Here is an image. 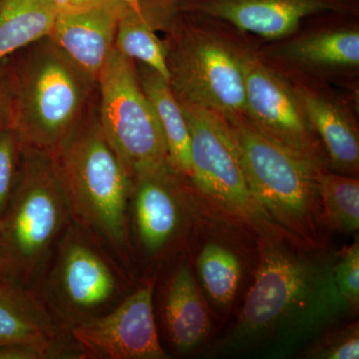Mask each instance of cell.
<instances>
[{"label":"cell","instance_id":"4dcf8cb0","mask_svg":"<svg viewBox=\"0 0 359 359\" xmlns=\"http://www.w3.org/2000/svg\"><path fill=\"white\" fill-rule=\"evenodd\" d=\"M122 4H124L126 6H135L137 4H140L142 0H120Z\"/></svg>","mask_w":359,"mask_h":359},{"label":"cell","instance_id":"7402d4cb","mask_svg":"<svg viewBox=\"0 0 359 359\" xmlns=\"http://www.w3.org/2000/svg\"><path fill=\"white\" fill-rule=\"evenodd\" d=\"M323 218L328 228L351 233L359 228V182L355 177L320 170L318 176Z\"/></svg>","mask_w":359,"mask_h":359},{"label":"cell","instance_id":"1f68e13d","mask_svg":"<svg viewBox=\"0 0 359 359\" xmlns=\"http://www.w3.org/2000/svg\"><path fill=\"white\" fill-rule=\"evenodd\" d=\"M0 276H2V275H1V268H0Z\"/></svg>","mask_w":359,"mask_h":359},{"label":"cell","instance_id":"d4e9b609","mask_svg":"<svg viewBox=\"0 0 359 359\" xmlns=\"http://www.w3.org/2000/svg\"><path fill=\"white\" fill-rule=\"evenodd\" d=\"M335 285L340 295L351 309H358L359 302V245L347 248L334 264Z\"/></svg>","mask_w":359,"mask_h":359},{"label":"cell","instance_id":"9a60e30c","mask_svg":"<svg viewBox=\"0 0 359 359\" xmlns=\"http://www.w3.org/2000/svg\"><path fill=\"white\" fill-rule=\"evenodd\" d=\"M294 86L327 155L328 170L355 177L359 170V134L348 106L327 90L302 82Z\"/></svg>","mask_w":359,"mask_h":359},{"label":"cell","instance_id":"4fadbf2b","mask_svg":"<svg viewBox=\"0 0 359 359\" xmlns=\"http://www.w3.org/2000/svg\"><path fill=\"white\" fill-rule=\"evenodd\" d=\"M126 7L120 0H99L59 11L48 39L97 81L115 49L118 23Z\"/></svg>","mask_w":359,"mask_h":359},{"label":"cell","instance_id":"ac0fdd59","mask_svg":"<svg viewBox=\"0 0 359 359\" xmlns=\"http://www.w3.org/2000/svg\"><path fill=\"white\" fill-rule=\"evenodd\" d=\"M177 13V0H142L127 6L118 23L116 50L168 80L166 45L157 30L166 29Z\"/></svg>","mask_w":359,"mask_h":359},{"label":"cell","instance_id":"cb8c5ba5","mask_svg":"<svg viewBox=\"0 0 359 359\" xmlns=\"http://www.w3.org/2000/svg\"><path fill=\"white\" fill-rule=\"evenodd\" d=\"M20 156V144L13 129L0 133V218L6 212L13 195L16 178L18 162Z\"/></svg>","mask_w":359,"mask_h":359},{"label":"cell","instance_id":"e0dca14e","mask_svg":"<svg viewBox=\"0 0 359 359\" xmlns=\"http://www.w3.org/2000/svg\"><path fill=\"white\" fill-rule=\"evenodd\" d=\"M271 56L290 68L316 74L355 71L359 67L358 27L346 25L314 30L278 45Z\"/></svg>","mask_w":359,"mask_h":359},{"label":"cell","instance_id":"3957f363","mask_svg":"<svg viewBox=\"0 0 359 359\" xmlns=\"http://www.w3.org/2000/svg\"><path fill=\"white\" fill-rule=\"evenodd\" d=\"M32 46L13 65V130L20 147L55 157L86 117L97 81L48 37Z\"/></svg>","mask_w":359,"mask_h":359},{"label":"cell","instance_id":"52a82bcc","mask_svg":"<svg viewBox=\"0 0 359 359\" xmlns=\"http://www.w3.org/2000/svg\"><path fill=\"white\" fill-rule=\"evenodd\" d=\"M98 120L130 181L170 165L166 141L152 106L141 88L136 62L116 49L97 79Z\"/></svg>","mask_w":359,"mask_h":359},{"label":"cell","instance_id":"7a4b0ae2","mask_svg":"<svg viewBox=\"0 0 359 359\" xmlns=\"http://www.w3.org/2000/svg\"><path fill=\"white\" fill-rule=\"evenodd\" d=\"M224 118L250 190L269 221L292 244L316 250L323 247L327 226L318 176L325 168L271 140L243 114Z\"/></svg>","mask_w":359,"mask_h":359},{"label":"cell","instance_id":"8992f818","mask_svg":"<svg viewBox=\"0 0 359 359\" xmlns=\"http://www.w3.org/2000/svg\"><path fill=\"white\" fill-rule=\"evenodd\" d=\"M170 87L181 105L244 114L245 49L212 28V18L178 11L167 26Z\"/></svg>","mask_w":359,"mask_h":359},{"label":"cell","instance_id":"f546056e","mask_svg":"<svg viewBox=\"0 0 359 359\" xmlns=\"http://www.w3.org/2000/svg\"><path fill=\"white\" fill-rule=\"evenodd\" d=\"M51 1L57 6L59 11H63L67 9L68 0H51Z\"/></svg>","mask_w":359,"mask_h":359},{"label":"cell","instance_id":"83f0119b","mask_svg":"<svg viewBox=\"0 0 359 359\" xmlns=\"http://www.w3.org/2000/svg\"><path fill=\"white\" fill-rule=\"evenodd\" d=\"M47 354L39 347L25 344H0V359H44Z\"/></svg>","mask_w":359,"mask_h":359},{"label":"cell","instance_id":"5b68a950","mask_svg":"<svg viewBox=\"0 0 359 359\" xmlns=\"http://www.w3.org/2000/svg\"><path fill=\"white\" fill-rule=\"evenodd\" d=\"M71 221L124 256L131 181L97 116H86L55 157Z\"/></svg>","mask_w":359,"mask_h":359},{"label":"cell","instance_id":"d6986e66","mask_svg":"<svg viewBox=\"0 0 359 359\" xmlns=\"http://www.w3.org/2000/svg\"><path fill=\"white\" fill-rule=\"evenodd\" d=\"M164 320L171 341L182 353L199 346L209 334V314L187 264L179 266L168 287Z\"/></svg>","mask_w":359,"mask_h":359},{"label":"cell","instance_id":"277c9868","mask_svg":"<svg viewBox=\"0 0 359 359\" xmlns=\"http://www.w3.org/2000/svg\"><path fill=\"white\" fill-rule=\"evenodd\" d=\"M13 195L0 218V268L4 278L27 287L39 275L71 218L55 160L20 147Z\"/></svg>","mask_w":359,"mask_h":359},{"label":"cell","instance_id":"603a6c76","mask_svg":"<svg viewBox=\"0 0 359 359\" xmlns=\"http://www.w3.org/2000/svg\"><path fill=\"white\" fill-rule=\"evenodd\" d=\"M201 280L210 297L222 308L233 302L241 278L237 256L223 245L210 243L198 259Z\"/></svg>","mask_w":359,"mask_h":359},{"label":"cell","instance_id":"8fae6325","mask_svg":"<svg viewBox=\"0 0 359 359\" xmlns=\"http://www.w3.org/2000/svg\"><path fill=\"white\" fill-rule=\"evenodd\" d=\"M153 283L144 285L104 316L71 325L84 358L164 359L153 308Z\"/></svg>","mask_w":359,"mask_h":359},{"label":"cell","instance_id":"44dd1931","mask_svg":"<svg viewBox=\"0 0 359 359\" xmlns=\"http://www.w3.org/2000/svg\"><path fill=\"white\" fill-rule=\"evenodd\" d=\"M58 13L51 0H0V60L48 37Z\"/></svg>","mask_w":359,"mask_h":359},{"label":"cell","instance_id":"30bf717a","mask_svg":"<svg viewBox=\"0 0 359 359\" xmlns=\"http://www.w3.org/2000/svg\"><path fill=\"white\" fill-rule=\"evenodd\" d=\"M49 294L60 311L80 323L111 304L119 290L112 264L78 229L65 231L57 245Z\"/></svg>","mask_w":359,"mask_h":359},{"label":"cell","instance_id":"ffe728a7","mask_svg":"<svg viewBox=\"0 0 359 359\" xmlns=\"http://www.w3.org/2000/svg\"><path fill=\"white\" fill-rule=\"evenodd\" d=\"M141 88L152 106L165 141L170 165L189 179L191 175V137L183 108L169 82L148 66L136 63Z\"/></svg>","mask_w":359,"mask_h":359},{"label":"cell","instance_id":"6da1fadb","mask_svg":"<svg viewBox=\"0 0 359 359\" xmlns=\"http://www.w3.org/2000/svg\"><path fill=\"white\" fill-rule=\"evenodd\" d=\"M261 261L228 347L233 353L283 358L316 341L351 308L334 278L332 256L283 240H264Z\"/></svg>","mask_w":359,"mask_h":359},{"label":"cell","instance_id":"5bb4252c","mask_svg":"<svg viewBox=\"0 0 359 359\" xmlns=\"http://www.w3.org/2000/svg\"><path fill=\"white\" fill-rule=\"evenodd\" d=\"M181 177L171 166H165L131 180L137 233L149 255L162 252L178 235L182 223Z\"/></svg>","mask_w":359,"mask_h":359},{"label":"cell","instance_id":"7c38bea8","mask_svg":"<svg viewBox=\"0 0 359 359\" xmlns=\"http://www.w3.org/2000/svg\"><path fill=\"white\" fill-rule=\"evenodd\" d=\"M177 6L180 11L273 40L292 36L311 16L355 15L358 11V0H177Z\"/></svg>","mask_w":359,"mask_h":359},{"label":"cell","instance_id":"484cf974","mask_svg":"<svg viewBox=\"0 0 359 359\" xmlns=\"http://www.w3.org/2000/svg\"><path fill=\"white\" fill-rule=\"evenodd\" d=\"M311 355L325 359H358L359 358L358 325L347 328L332 339L327 340Z\"/></svg>","mask_w":359,"mask_h":359},{"label":"cell","instance_id":"ba28073f","mask_svg":"<svg viewBox=\"0 0 359 359\" xmlns=\"http://www.w3.org/2000/svg\"><path fill=\"white\" fill-rule=\"evenodd\" d=\"M191 137V175L201 194L233 218L249 224L263 240H282L250 190L237 145L223 116L181 105Z\"/></svg>","mask_w":359,"mask_h":359},{"label":"cell","instance_id":"9c48e42d","mask_svg":"<svg viewBox=\"0 0 359 359\" xmlns=\"http://www.w3.org/2000/svg\"><path fill=\"white\" fill-rule=\"evenodd\" d=\"M244 71L243 115L271 140L316 166L327 168V155L309 121L294 84L248 50Z\"/></svg>","mask_w":359,"mask_h":359},{"label":"cell","instance_id":"4316f807","mask_svg":"<svg viewBox=\"0 0 359 359\" xmlns=\"http://www.w3.org/2000/svg\"><path fill=\"white\" fill-rule=\"evenodd\" d=\"M15 75L8 58L0 60V133L13 129Z\"/></svg>","mask_w":359,"mask_h":359},{"label":"cell","instance_id":"f1b7e54d","mask_svg":"<svg viewBox=\"0 0 359 359\" xmlns=\"http://www.w3.org/2000/svg\"><path fill=\"white\" fill-rule=\"evenodd\" d=\"M99 0H68L67 9H76L82 8V7H86L91 6V4H96ZM66 9V11H67Z\"/></svg>","mask_w":359,"mask_h":359},{"label":"cell","instance_id":"2e32d148","mask_svg":"<svg viewBox=\"0 0 359 359\" xmlns=\"http://www.w3.org/2000/svg\"><path fill=\"white\" fill-rule=\"evenodd\" d=\"M62 337L41 299L25 285L0 276V344H30L47 358H60Z\"/></svg>","mask_w":359,"mask_h":359}]
</instances>
